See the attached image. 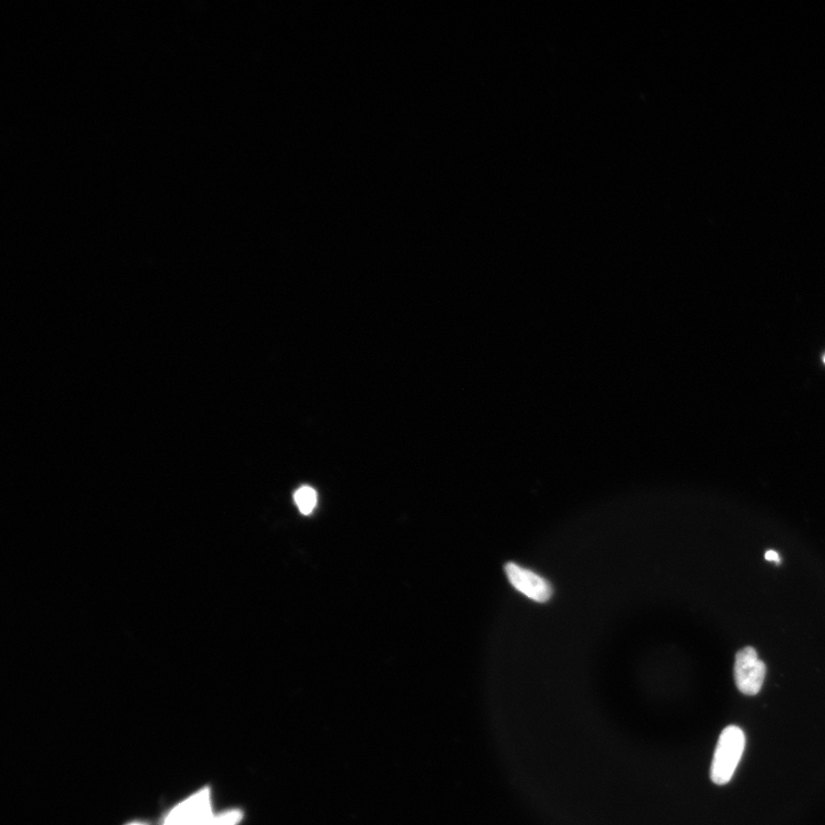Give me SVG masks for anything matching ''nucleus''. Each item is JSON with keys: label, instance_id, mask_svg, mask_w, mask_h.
I'll return each mask as SVG.
<instances>
[{"label": "nucleus", "instance_id": "39448f33", "mask_svg": "<svg viewBox=\"0 0 825 825\" xmlns=\"http://www.w3.org/2000/svg\"><path fill=\"white\" fill-rule=\"evenodd\" d=\"M294 499L303 515H310L317 506V492L310 486H303L295 492Z\"/></svg>", "mask_w": 825, "mask_h": 825}, {"label": "nucleus", "instance_id": "1a4fd4ad", "mask_svg": "<svg viewBox=\"0 0 825 825\" xmlns=\"http://www.w3.org/2000/svg\"><path fill=\"white\" fill-rule=\"evenodd\" d=\"M823 361H824V364H825V356L823 357Z\"/></svg>", "mask_w": 825, "mask_h": 825}, {"label": "nucleus", "instance_id": "f257e3e1", "mask_svg": "<svg viewBox=\"0 0 825 825\" xmlns=\"http://www.w3.org/2000/svg\"><path fill=\"white\" fill-rule=\"evenodd\" d=\"M745 734L740 727L729 726L721 733L711 765V780L725 785L733 779L745 749Z\"/></svg>", "mask_w": 825, "mask_h": 825}, {"label": "nucleus", "instance_id": "423d86ee", "mask_svg": "<svg viewBox=\"0 0 825 825\" xmlns=\"http://www.w3.org/2000/svg\"><path fill=\"white\" fill-rule=\"evenodd\" d=\"M242 817L243 814L239 809H231V811L212 816L208 825H238Z\"/></svg>", "mask_w": 825, "mask_h": 825}, {"label": "nucleus", "instance_id": "20e7f679", "mask_svg": "<svg viewBox=\"0 0 825 825\" xmlns=\"http://www.w3.org/2000/svg\"><path fill=\"white\" fill-rule=\"evenodd\" d=\"M505 571L509 583L529 599L538 603H546L552 599L553 586L536 572L522 568L513 562L506 564Z\"/></svg>", "mask_w": 825, "mask_h": 825}, {"label": "nucleus", "instance_id": "0eeeda50", "mask_svg": "<svg viewBox=\"0 0 825 825\" xmlns=\"http://www.w3.org/2000/svg\"><path fill=\"white\" fill-rule=\"evenodd\" d=\"M765 559L769 562H774L776 564L781 563V557L779 553L775 552V550H767V553L765 554Z\"/></svg>", "mask_w": 825, "mask_h": 825}, {"label": "nucleus", "instance_id": "7ed1b4c3", "mask_svg": "<svg viewBox=\"0 0 825 825\" xmlns=\"http://www.w3.org/2000/svg\"><path fill=\"white\" fill-rule=\"evenodd\" d=\"M212 816L210 791L204 789L172 809L162 825H208Z\"/></svg>", "mask_w": 825, "mask_h": 825}, {"label": "nucleus", "instance_id": "f03ea898", "mask_svg": "<svg viewBox=\"0 0 825 825\" xmlns=\"http://www.w3.org/2000/svg\"><path fill=\"white\" fill-rule=\"evenodd\" d=\"M734 675L736 686L742 694H759L766 678V665L759 659L756 649L748 647L737 652Z\"/></svg>", "mask_w": 825, "mask_h": 825}, {"label": "nucleus", "instance_id": "6e6552de", "mask_svg": "<svg viewBox=\"0 0 825 825\" xmlns=\"http://www.w3.org/2000/svg\"><path fill=\"white\" fill-rule=\"evenodd\" d=\"M128 825H148V824H146V823L136 822V823H131V824H128Z\"/></svg>", "mask_w": 825, "mask_h": 825}]
</instances>
